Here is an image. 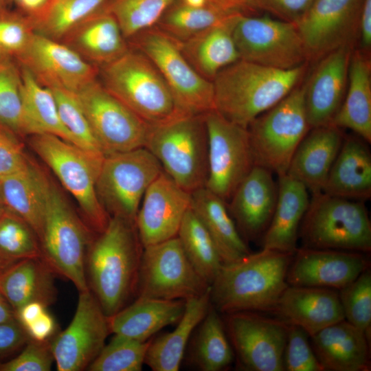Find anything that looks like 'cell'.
I'll return each instance as SVG.
<instances>
[{"label":"cell","mask_w":371,"mask_h":371,"mask_svg":"<svg viewBox=\"0 0 371 371\" xmlns=\"http://www.w3.org/2000/svg\"><path fill=\"white\" fill-rule=\"evenodd\" d=\"M30 340L16 319L0 323V359L23 348Z\"/></svg>","instance_id":"53"},{"label":"cell","mask_w":371,"mask_h":371,"mask_svg":"<svg viewBox=\"0 0 371 371\" xmlns=\"http://www.w3.org/2000/svg\"><path fill=\"white\" fill-rule=\"evenodd\" d=\"M175 0H107L102 8L117 20L126 40L157 25Z\"/></svg>","instance_id":"42"},{"label":"cell","mask_w":371,"mask_h":371,"mask_svg":"<svg viewBox=\"0 0 371 371\" xmlns=\"http://www.w3.org/2000/svg\"><path fill=\"white\" fill-rule=\"evenodd\" d=\"M5 210V207L0 199V215L3 213V212Z\"/></svg>","instance_id":"63"},{"label":"cell","mask_w":371,"mask_h":371,"mask_svg":"<svg viewBox=\"0 0 371 371\" xmlns=\"http://www.w3.org/2000/svg\"><path fill=\"white\" fill-rule=\"evenodd\" d=\"M163 171L145 147L106 155L96 182L98 199L111 217L135 223L146 190Z\"/></svg>","instance_id":"11"},{"label":"cell","mask_w":371,"mask_h":371,"mask_svg":"<svg viewBox=\"0 0 371 371\" xmlns=\"http://www.w3.org/2000/svg\"><path fill=\"white\" fill-rule=\"evenodd\" d=\"M107 0H52L34 21L36 32L61 41L72 29L98 11Z\"/></svg>","instance_id":"41"},{"label":"cell","mask_w":371,"mask_h":371,"mask_svg":"<svg viewBox=\"0 0 371 371\" xmlns=\"http://www.w3.org/2000/svg\"><path fill=\"white\" fill-rule=\"evenodd\" d=\"M354 46L344 45L319 60L305 84V106L311 128L330 124L346 93Z\"/></svg>","instance_id":"22"},{"label":"cell","mask_w":371,"mask_h":371,"mask_svg":"<svg viewBox=\"0 0 371 371\" xmlns=\"http://www.w3.org/2000/svg\"><path fill=\"white\" fill-rule=\"evenodd\" d=\"M191 208L211 236L223 264L235 262L250 253L226 201L204 187L191 193Z\"/></svg>","instance_id":"34"},{"label":"cell","mask_w":371,"mask_h":371,"mask_svg":"<svg viewBox=\"0 0 371 371\" xmlns=\"http://www.w3.org/2000/svg\"><path fill=\"white\" fill-rule=\"evenodd\" d=\"M47 180L30 161L22 170L0 177V199L5 209L26 221L38 239L43 223Z\"/></svg>","instance_id":"35"},{"label":"cell","mask_w":371,"mask_h":371,"mask_svg":"<svg viewBox=\"0 0 371 371\" xmlns=\"http://www.w3.org/2000/svg\"><path fill=\"white\" fill-rule=\"evenodd\" d=\"M331 124L371 142V62L358 49L352 52L346 93Z\"/></svg>","instance_id":"33"},{"label":"cell","mask_w":371,"mask_h":371,"mask_svg":"<svg viewBox=\"0 0 371 371\" xmlns=\"http://www.w3.org/2000/svg\"><path fill=\"white\" fill-rule=\"evenodd\" d=\"M109 333L108 317L93 293L89 289L79 291L71 322L49 340L57 370H87L105 345Z\"/></svg>","instance_id":"17"},{"label":"cell","mask_w":371,"mask_h":371,"mask_svg":"<svg viewBox=\"0 0 371 371\" xmlns=\"http://www.w3.org/2000/svg\"><path fill=\"white\" fill-rule=\"evenodd\" d=\"M177 237L192 267L210 285L223 262L211 236L191 207L181 221Z\"/></svg>","instance_id":"39"},{"label":"cell","mask_w":371,"mask_h":371,"mask_svg":"<svg viewBox=\"0 0 371 371\" xmlns=\"http://www.w3.org/2000/svg\"><path fill=\"white\" fill-rule=\"evenodd\" d=\"M49 89L55 97L60 120L74 138L76 146L88 152L104 155L74 92L58 87Z\"/></svg>","instance_id":"47"},{"label":"cell","mask_w":371,"mask_h":371,"mask_svg":"<svg viewBox=\"0 0 371 371\" xmlns=\"http://www.w3.org/2000/svg\"><path fill=\"white\" fill-rule=\"evenodd\" d=\"M180 3L192 8H200L210 3L209 0H177Z\"/></svg>","instance_id":"59"},{"label":"cell","mask_w":371,"mask_h":371,"mask_svg":"<svg viewBox=\"0 0 371 371\" xmlns=\"http://www.w3.org/2000/svg\"><path fill=\"white\" fill-rule=\"evenodd\" d=\"M228 337L241 366L250 371H283L289 324L253 311L227 314Z\"/></svg>","instance_id":"16"},{"label":"cell","mask_w":371,"mask_h":371,"mask_svg":"<svg viewBox=\"0 0 371 371\" xmlns=\"http://www.w3.org/2000/svg\"><path fill=\"white\" fill-rule=\"evenodd\" d=\"M47 308L22 326L30 339L45 341L50 340L56 335L57 324Z\"/></svg>","instance_id":"54"},{"label":"cell","mask_w":371,"mask_h":371,"mask_svg":"<svg viewBox=\"0 0 371 371\" xmlns=\"http://www.w3.org/2000/svg\"><path fill=\"white\" fill-rule=\"evenodd\" d=\"M274 313L287 324L303 329L309 337L345 319L338 291L322 287L289 285Z\"/></svg>","instance_id":"24"},{"label":"cell","mask_w":371,"mask_h":371,"mask_svg":"<svg viewBox=\"0 0 371 371\" xmlns=\"http://www.w3.org/2000/svg\"><path fill=\"white\" fill-rule=\"evenodd\" d=\"M308 337V334L301 328L289 324L284 352V370L324 371Z\"/></svg>","instance_id":"49"},{"label":"cell","mask_w":371,"mask_h":371,"mask_svg":"<svg viewBox=\"0 0 371 371\" xmlns=\"http://www.w3.org/2000/svg\"><path fill=\"white\" fill-rule=\"evenodd\" d=\"M186 300L137 296L135 300L108 317L111 333L146 341L161 328L177 324Z\"/></svg>","instance_id":"31"},{"label":"cell","mask_w":371,"mask_h":371,"mask_svg":"<svg viewBox=\"0 0 371 371\" xmlns=\"http://www.w3.org/2000/svg\"><path fill=\"white\" fill-rule=\"evenodd\" d=\"M344 136L343 129L331 124L311 128L297 146L286 175L311 194L322 192Z\"/></svg>","instance_id":"25"},{"label":"cell","mask_w":371,"mask_h":371,"mask_svg":"<svg viewBox=\"0 0 371 371\" xmlns=\"http://www.w3.org/2000/svg\"><path fill=\"white\" fill-rule=\"evenodd\" d=\"M210 306V285L202 295L186 300L175 328L151 341L145 364L153 371L179 370L191 335Z\"/></svg>","instance_id":"36"},{"label":"cell","mask_w":371,"mask_h":371,"mask_svg":"<svg viewBox=\"0 0 371 371\" xmlns=\"http://www.w3.org/2000/svg\"><path fill=\"white\" fill-rule=\"evenodd\" d=\"M369 266L363 253L302 247L293 254L286 282L290 286L339 290Z\"/></svg>","instance_id":"21"},{"label":"cell","mask_w":371,"mask_h":371,"mask_svg":"<svg viewBox=\"0 0 371 371\" xmlns=\"http://www.w3.org/2000/svg\"><path fill=\"white\" fill-rule=\"evenodd\" d=\"M152 340L140 341L114 335L87 368L90 371H140Z\"/></svg>","instance_id":"45"},{"label":"cell","mask_w":371,"mask_h":371,"mask_svg":"<svg viewBox=\"0 0 371 371\" xmlns=\"http://www.w3.org/2000/svg\"><path fill=\"white\" fill-rule=\"evenodd\" d=\"M88 246L85 273L89 289L107 317L136 296L144 247L135 224L111 217L106 229Z\"/></svg>","instance_id":"1"},{"label":"cell","mask_w":371,"mask_h":371,"mask_svg":"<svg viewBox=\"0 0 371 371\" xmlns=\"http://www.w3.org/2000/svg\"><path fill=\"white\" fill-rule=\"evenodd\" d=\"M363 0H315L295 23L308 60H319L344 45H352L358 36Z\"/></svg>","instance_id":"18"},{"label":"cell","mask_w":371,"mask_h":371,"mask_svg":"<svg viewBox=\"0 0 371 371\" xmlns=\"http://www.w3.org/2000/svg\"><path fill=\"white\" fill-rule=\"evenodd\" d=\"M31 136L32 148L75 198L89 225L96 233L102 232L111 218L96 190L104 155L88 152L53 135Z\"/></svg>","instance_id":"7"},{"label":"cell","mask_w":371,"mask_h":371,"mask_svg":"<svg viewBox=\"0 0 371 371\" xmlns=\"http://www.w3.org/2000/svg\"><path fill=\"white\" fill-rule=\"evenodd\" d=\"M60 41L98 67L115 60L130 49L117 20L102 6Z\"/></svg>","instance_id":"27"},{"label":"cell","mask_w":371,"mask_h":371,"mask_svg":"<svg viewBox=\"0 0 371 371\" xmlns=\"http://www.w3.org/2000/svg\"><path fill=\"white\" fill-rule=\"evenodd\" d=\"M307 63L278 69L239 59L212 80L214 110L227 120L247 128L299 85Z\"/></svg>","instance_id":"3"},{"label":"cell","mask_w":371,"mask_h":371,"mask_svg":"<svg viewBox=\"0 0 371 371\" xmlns=\"http://www.w3.org/2000/svg\"><path fill=\"white\" fill-rule=\"evenodd\" d=\"M145 148L164 172L186 191L205 187L208 175V137L203 115H183L150 125Z\"/></svg>","instance_id":"5"},{"label":"cell","mask_w":371,"mask_h":371,"mask_svg":"<svg viewBox=\"0 0 371 371\" xmlns=\"http://www.w3.org/2000/svg\"><path fill=\"white\" fill-rule=\"evenodd\" d=\"M240 59L278 69H291L308 58L295 23L267 16L241 14L234 30Z\"/></svg>","instance_id":"12"},{"label":"cell","mask_w":371,"mask_h":371,"mask_svg":"<svg viewBox=\"0 0 371 371\" xmlns=\"http://www.w3.org/2000/svg\"><path fill=\"white\" fill-rule=\"evenodd\" d=\"M311 337V344L324 371L368 370L370 341L363 331L346 319Z\"/></svg>","instance_id":"28"},{"label":"cell","mask_w":371,"mask_h":371,"mask_svg":"<svg viewBox=\"0 0 371 371\" xmlns=\"http://www.w3.org/2000/svg\"><path fill=\"white\" fill-rule=\"evenodd\" d=\"M29 161L19 135L0 126V177L22 170Z\"/></svg>","instance_id":"51"},{"label":"cell","mask_w":371,"mask_h":371,"mask_svg":"<svg viewBox=\"0 0 371 371\" xmlns=\"http://www.w3.org/2000/svg\"><path fill=\"white\" fill-rule=\"evenodd\" d=\"M345 319L363 331L370 340L371 271L365 269L357 278L339 290Z\"/></svg>","instance_id":"46"},{"label":"cell","mask_w":371,"mask_h":371,"mask_svg":"<svg viewBox=\"0 0 371 371\" xmlns=\"http://www.w3.org/2000/svg\"><path fill=\"white\" fill-rule=\"evenodd\" d=\"M210 3L229 13L251 15L261 10V0H209Z\"/></svg>","instance_id":"56"},{"label":"cell","mask_w":371,"mask_h":371,"mask_svg":"<svg viewBox=\"0 0 371 371\" xmlns=\"http://www.w3.org/2000/svg\"><path fill=\"white\" fill-rule=\"evenodd\" d=\"M359 47L358 49L370 55L371 48V0H363L358 23Z\"/></svg>","instance_id":"55"},{"label":"cell","mask_w":371,"mask_h":371,"mask_svg":"<svg viewBox=\"0 0 371 371\" xmlns=\"http://www.w3.org/2000/svg\"><path fill=\"white\" fill-rule=\"evenodd\" d=\"M192 348V363L203 371H219L232 363V349L218 311L211 304L199 324Z\"/></svg>","instance_id":"38"},{"label":"cell","mask_w":371,"mask_h":371,"mask_svg":"<svg viewBox=\"0 0 371 371\" xmlns=\"http://www.w3.org/2000/svg\"><path fill=\"white\" fill-rule=\"evenodd\" d=\"M16 319L15 313L0 293V323Z\"/></svg>","instance_id":"58"},{"label":"cell","mask_w":371,"mask_h":371,"mask_svg":"<svg viewBox=\"0 0 371 371\" xmlns=\"http://www.w3.org/2000/svg\"><path fill=\"white\" fill-rule=\"evenodd\" d=\"M14 263L15 262L10 261L0 255V274Z\"/></svg>","instance_id":"60"},{"label":"cell","mask_w":371,"mask_h":371,"mask_svg":"<svg viewBox=\"0 0 371 371\" xmlns=\"http://www.w3.org/2000/svg\"><path fill=\"white\" fill-rule=\"evenodd\" d=\"M208 284L192 267L177 237L144 247L136 296L186 300Z\"/></svg>","instance_id":"15"},{"label":"cell","mask_w":371,"mask_h":371,"mask_svg":"<svg viewBox=\"0 0 371 371\" xmlns=\"http://www.w3.org/2000/svg\"><path fill=\"white\" fill-rule=\"evenodd\" d=\"M304 93L305 84L296 86L247 127L255 165L278 177L286 174L297 146L311 129Z\"/></svg>","instance_id":"9"},{"label":"cell","mask_w":371,"mask_h":371,"mask_svg":"<svg viewBox=\"0 0 371 371\" xmlns=\"http://www.w3.org/2000/svg\"></svg>","instance_id":"64"},{"label":"cell","mask_w":371,"mask_h":371,"mask_svg":"<svg viewBox=\"0 0 371 371\" xmlns=\"http://www.w3.org/2000/svg\"><path fill=\"white\" fill-rule=\"evenodd\" d=\"M230 14L211 3L192 8L175 0L155 26L181 43Z\"/></svg>","instance_id":"40"},{"label":"cell","mask_w":371,"mask_h":371,"mask_svg":"<svg viewBox=\"0 0 371 371\" xmlns=\"http://www.w3.org/2000/svg\"><path fill=\"white\" fill-rule=\"evenodd\" d=\"M74 93L104 155L145 147L150 125L97 79Z\"/></svg>","instance_id":"13"},{"label":"cell","mask_w":371,"mask_h":371,"mask_svg":"<svg viewBox=\"0 0 371 371\" xmlns=\"http://www.w3.org/2000/svg\"><path fill=\"white\" fill-rule=\"evenodd\" d=\"M0 255L13 262L41 256L35 231L23 218L6 209L0 215Z\"/></svg>","instance_id":"44"},{"label":"cell","mask_w":371,"mask_h":371,"mask_svg":"<svg viewBox=\"0 0 371 371\" xmlns=\"http://www.w3.org/2000/svg\"><path fill=\"white\" fill-rule=\"evenodd\" d=\"M43 85L76 93L97 79L99 68L60 41L34 32L17 60Z\"/></svg>","instance_id":"19"},{"label":"cell","mask_w":371,"mask_h":371,"mask_svg":"<svg viewBox=\"0 0 371 371\" xmlns=\"http://www.w3.org/2000/svg\"><path fill=\"white\" fill-rule=\"evenodd\" d=\"M101 84L149 125L186 115L178 106L162 76L142 52L130 47L99 67Z\"/></svg>","instance_id":"4"},{"label":"cell","mask_w":371,"mask_h":371,"mask_svg":"<svg viewBox=\"0 0 371 371\" xmlns=\"http://www.w3.org/2000/svg\"><path fill=\"white\" fill-rule=\"evenodd\" d=\"M208 137L205 188L227 202L255 165L247 128L214 109L204 114Z\"/></svg>","instance_id":"14"},{"label":"cell","mask_w":371,"mask_h":371,"mask_svg":"<svg viewBox=\"0 0 371 371\" xmlns=\"http://www.w3.org/2000/svg\"><path fill=\"white\" fill-rule=\"evenodd\" d=\"M39 241L41 257L56 274L71 281L78 291L89 289L85 273L89 231L49 179Z\"/></svg>","instance_id":"8"},{"label":"cell","mask_w":371,"mask_h":371,"mask_svg":"<svg viewBox=\"0 0 371 371\" xmlns=\"http://www.w3.org/2000/svg\"><path fill=\"white\" fill-rule=\"evenodd\" d=\"M21 87L20 69L13 60L0 64V126L19 136L30 135Z\"/></svg>","instance_id":"43"},{"label":"cell","mask_w":371,"mask_h":371,"mask_svg":"<svg viewBox=\"0 0 371 371\" xmlns=\"http://www.w3.org/2000/svg\"><path fill=\"white\" fill-rule=\"evenodd\" d=\"M240 15L230 14L179 42L186 60L204 78L212 82L219 71L240 59L234 30Z\"/></svg>","instance_id":"26"},{"label":"cell","mask_w":371,"mask_h":371,"mask_svg":"<svg viewBox=\"0 0 371 371\" xmlns=\"http://www.w3.org/2000/svg\"><path fill=\"white\" fill-rule=\"evenodd\" d=\"M55 274L41 257L19 260L0 274V293L14 313L30 302L48 306L57 297Z\"/></svg>","instance_id":"32"},{"label":"cell","mask_w":371,"mask_h":371,"mask_svg":"<svg viewBox=\"0 0 371 371\" xmlns=\"http://www.w3.org/2000/svg\"><path fill=\"white\" fill-rule=\"evenodd\" d=\"M22 99L30 135L47 133L76 146L62 123L52 91L41 83L25 66L19 64Z\"/></svg>","instance_id":"37"},{"label":"cell","mask_w":371,"mask_h":371,"mask_svg":"<svg viewBox=\"0 0 371 371\" xmlns=\"http://www.w3.org/2000/svg\"><path fill=\"white\" fill-rule=\"evenodd\" d=\"M277 183V202L262 236V249L293 254L300 225L310 203L308 190L286 174L279 176Z\"/></svg>","instance_id":"30"},{"label":"cell","mask_w":371,"mask_h":371,"mask_svg":"<svg viewBox=\"0 0 371 371\" xmlns=\"http://www.w3.org/2000/svg\"><path fill=\"white\" fill-rule=\"evenodd\" d=\"M293 254L262 249L222 265L210 284V302L223 313L273 312L289 286L286 275Z\"/></svg>","instance_id":"2"},{"label":"cell","mask_w":371,"mask_h":371,"mask_svg":"<svg viewBox=\"0 0 371 371\" xmlns=\"http://www.w3.org/2000/svg\"><path fill=\"white\" fill-rule=\"evenodd\" d=\"M367 142L345 134L322 192L364 201L371 196V153Z\"/></svg>","instance_id":"29"},{"label":"cell","mask_w":371,"mask_h":371,"mask_svg":"<svg viewBox=\"0 0 371 371\" xmlns=\"http://www.w3.org/2000/svg\"><path fill=\"white\" fill-rule=\"evenodd\" d=\"M128 40L131 48L144 54L157 67L183 113L203 115L214 109L212 82L192 67L179 41L156 26Z\"/></svg>","instance_id":"10"},{"label":"cell","mask_w":371,"mask_h":371,"mask_svg":"<svg viewBox=\"0 0 371 371\" xmlns=\"http://www.w3.org/2000/svg\"><path fill=\"white\" fill-rule=\"evenodd\" d=\"M54 361L49 340L30 339L16 357L0 361V371H49Z\"/></svg>","instance_id":"50"},{"label":"cell","mask_w":371,"mask_h":371,"mask_svg":"<svg viewBox=\"0 0 371 371\" xmlns=\"http://www.w3.org/2000/svg\"><path fill=\"white\" fill-rule=\"evenodd\" d=\"M269 170L254 166L227 203L229 212L244 240L265 234L273 216L278 183Z\"/></svg>","instance_id":"23"},{"label":"cell","mask_w":371,"mask_h":371,"mask_svg":"<svg viewBox=\"0 0 371 371\" xmlns=\"http://www.w3.org/2000/svg\"><path fill=\"white\" fill-rule=\"evenodd\" d=\"M17 10L30 17L33 23L45 11L52 0H10Z\"/></svg>","instance_id":"57"},{"label":"cell","mask_w":371,"mask_h":371,"mask_svg":"<svg viewBox=\"0 0 371 371\" xmlns=\"http://www.w3.org/2000/svg\"><path fill=\"white\" fill-rule=\"evenodd\" d=\"M190 207L191 193L163 171L146 190L136 216L135 224L143 247L176 237Z\"/></svg>","instance_id":"20"},{"label":"cell","mask_w":371,"mask_h":371,"mask_svg":"<svg viewBox=\"0 0 371 371\" xmlns=\"http://www.w3.org/2000/svg\"><path fill=\"white\" fill-rule=\"evenodd\" d=\"M8 0H0V9L5 7V2L7 1Z\"/></svg>","instance_id":"62"},{"label":"cell","mask_w":371,"mask_h":371,"mask_svg":"<svg viewBox=\"0 0 371 371\" xmlns=\"http://www.w3.org/2000/svg\"><path fill=\"white\" fill-rule=\"evenodd\" d=\"M315 0H261V10L278 19L296 23L308 11Z\"/></svg>","instance_id":"52"},{"label":"cell","mask_w":371,"mask_h":371,"mask_svg":"<svg viewBox=\"0 0 371 371\" xmlns=\"http://www.w3.org/2000/svg\"><path fill=\"white\" fill-rule=\"evenodd\" d=\"M34 32L30 17L19 10L0 9V49L10 58H19Z\"/></svg>","instance_id":"48"},{"label":"cell","mask_w":371,"mask_h":371,"mask_svg":"<svg viewBox=\"0 0 371 371\" xmlns=\"http://www.w3.org/2000/svg\"><path fill=\"white\" fill-rule=\"evenodd\" d=\"M363 202L312 194L299 231L303 247L370 252L371 223Z\"/></svg>","instance_id":"6"},{"label":"cell","mask_w":371,"mask_h":371,"mask_svg":"<svg viewBox=\"0 0 371 371\" xmlns=\"http://www.w3.org/2000/svg\"><path fill=\"white\" fill-rule=\"evenodd\" d=\"M12 59L0 49V64Z\"/></svg>","instance_id":"61"}]
</instances>
